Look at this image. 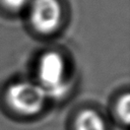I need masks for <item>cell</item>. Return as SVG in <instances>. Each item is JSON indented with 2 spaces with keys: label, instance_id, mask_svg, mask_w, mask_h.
Segmentation results:
<instances>
[{
  "label": "cell",
  "instance_id": "5",
  "mask_svg": "<svg viewBox=\"0 0 130 130\" xmlns=\"http://www.w3.org/2000/svg\"><path fill=\"white\" fill-rule=\"evenodd\" d=\"M115 113L117 118L124 125H128L130 120V96L128 92L118 99L115 105Z\"/></svg>",
  "mask_w": 130,
  "mask_h": 130
},
{
  "label": "cell",
  "instance_id": "6",
  "mask_svg": "<svg viewBox=\"0 0 130 130\" xmlns=\"http://www.w3.org/2000/svg\"><path fill=\"white\" fill-rule=\"evenodd\" d=\"M32 0H1L2 5L10 11H21L28 8Z\"/></svg>",
  "mask_w": 130,
  "mask_h": 130
},
{
  "label": "cell",
  "instance_id": "4",
  "mask_svg": "<svg viewBox=\"0 0 130 130\" xmlns=\"http://www.w3.org/2000/svg\"><path fill=\"white\" fill-rule=\"evenodd\" d=\"M74 130H107V126L100 113L92 109H84L75 118Z\"/></svg>",
  "mask_w": 130,
  "mask_h": 130
},
{
  "label": "cell",
  "instance_id": "3",
  "mask_svg": "<svg viewBox=\"0 0 130 130\" xmlns=\"http://www.w3.org/2000/svg\"><path fill=\"white\" fill-rule=\"evenodd\" d=\"M28 8L30 23L38 32L50 35L60 26L63 9L59 0H32Z\"/></svg>",
  "mask_w": 130,
  "mask_h": 130
},
{
  "label": "cell",
  "instance_id": "1",
  "mask_svg": "<svg viewBox=\"0 0 130 130\" xmlns=\"http://www.w3.org/2000/svg\"><path fill=\"white\" fill-rule=\"evenodd\" d=\"M65 75V61L61 54L49 51L42 55L38 65V78L47 98L59 100L69 91L70 82Z\"/></svg>",
  "mask_w": 130,
  "mask_h": 130
},
{
  "label": "cell",
  "instance_id": "2",
  "mask_svg": "<svg viewBox=\"0 0 130 130\" xmlns=\"http://www.w3.org/2000/svg\"><path fill=\"white\" fill-rule=\"evenodd\" d=\"M47 99L43 87L31 81L14 82L5 91V101L8 107L18 115L26 117L39 114Z\"/></svg>",
  "mask_w": 130,
  "mask_h": 130
}]
</instances>
